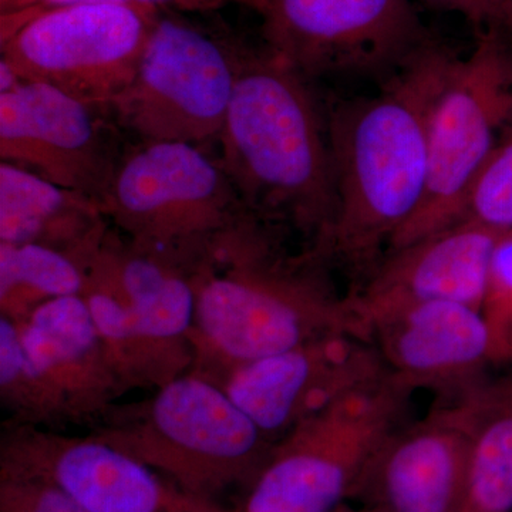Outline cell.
Here are the masks:
<instances>
[{"label": "cell", "mask_w": 512, "mask_h": 512, "mask_svg": "<svg viewBox=\"0 0 512 512\" xmlns=\"http://www.w3.org/2000/svg\"><path fill=\"white\" fill-rule=\"evenodd\" d=\"M456 56L434 39L372 96L326 111L336 212L323 261L352 279L348 296L369 281L423 202L431 110Z\"/></svg>", "instance_id": "obj_1"}, {"label": "cell", "mask_w": 512, "mask_h": 512, "mask_svg": "<svg viewBox=\"0 0 512 512\" xmlns=\"http://www.w3.org/2000/svg\"><path fill=\"white\" fill-rule=\"evenodd\" d=\"M285 235L249 215L215 241L190 274L195 293L191 372L214 380L242 363L350 333L372 340L329 266L291 252Z\"/></svg>", "instance_id": "obj_2"}, {"label": "cell", "mask_w": 512, "mask_h": 512, "mask_svg": "<svg viewBox=\"0 0 512 512\" xmlns=\"http://www.w3.org/2000/svg\"><path fill=\"white\" fill-rule=\"evenodd\" d=\"M221 164L247 210L323 261L336 212L328 119L312 82L249 46L220 137ZM325 262V261H323Z\"/></svg>", "instance_id": "obj_3"}, {"label": "cell", "mask_w": 512, "mask_h": 512, "mask_svg": "<svg viewBox=\"0 0 512 512\" xmlns=\"http://www.w3.org/2000/svg\"><path fill=\"white\" fill-rule=\"evenodd\" d=\"M87 429L215 505L232 488L244 491L275 447L218 384L192 372L146 400L114 403Z\"/></svg>", "instance_id": "obj_4"}, {"label": "cell", "mask_w": 512, "mask_h": 512, "mask_svg": "<svg viewBox=\"0 0 512 512\" xmlns=\"http://www.w3.org/2000/svg\"><path fill=\"white\" fill-rule=\"evenodd\" d=\"M82 298L124 394L157 390L191 372L195 293L183 269L111 227L87 265Z\"/></svg>", "instance_id": "obj_5"}, {"label": "cell", "mask_w": 512, "mask_h": 512, "mask_svg": "<svg viewBox=\"0 0 512 512\" xmlns=\"http://www.w3.org/2000/svg\"><path fill=\"white\" fill-rule=\"evenodd\" d=\"M101 210L133 247L188 275L252 215L220 158L188 143H140L120 157Z\"/></svg>", "instance_id": "obj_6"}, {"label": "cell", "mask_w": 512, "mask_h": 512, "mask_svg": "<svg viewBox=\"0 0 512 512\" xmlns=\"http://www.w3.org/2000/svg\"><path fill=\"white\" fill-rule=\"evenodd\" d=\"M414 390L387 372L303 421L228 512H335L387 439L404 426Z\"/></svg>", "instance_id": "obj_7"}, {"label": "cell", "mask_w": 512, "mask_h": 512, "mask_svg": "<svg viewBox=\"0 0 512 512\" xmlns=\"http://www.w3.org/2000/svg\"><path fill=\"white\" fill-rule=\"evenodd\" d=\"M160 12L138 2H89L3 13L0 60L23 82L49 84L110 116Z\"/></svg>", "instance_id": "obj_8"}, {"label": "cell", "mask_w": 512, "mask_h": 512, "mask_svg": "<svg viewBox=\"0 0 512 512\" xmlns=\"http://www.w3.org/2000/svg\"><path fill=\"white\" fill-rule=\"evenodd\" d=\"M249 46L161 10L133 82L110 110L140 143H202L220 137Z\"/></svg>", "instance_id": "obj_9"}, {"label": "cell", "mask_w": 512, "mask_h": 512, "mask_svg": "<svg viewBox=\"0 0 512 512\" xmlns=\"http://www.w3.org/2000/svg\"><path fill=\"white\" fill-rule=\"evenodd\" d=\"M511 123L512 32L478 33L470 55L451 63L434 101L426 194L389 251L457 224L471 181Z\"/></svg>", "instance_id": "obj_10"}, {"label": "cell", "mask_w": 512, "mask_h": 512, "mask_svg": "<svg viewBox=\"0 0 512 512\" xmlns=\"http://www.w3.org/2000/svg\"><path fill=\"white\" fill-rule=\"evenodd\" d=\"M264 46L306 79H386L433 42L412 0H244Z\"/></svg>", "instance_id": "obj_11"}, {"label": "cell", "mask_w": 512, "mask_h": 512, "mask_svg": "<svg viewBox=\"0 0 512 512\" xmlns=\"http://www.w3.org/2000/svg\"><path fill=\"white\" fill-rule=\"evenodd\" d=\"M0 471L49 481L87 512H228L93 434L3 423Z\"/></svg>", "instance_id": "obj_12"}, {"label": "cell", "mask_w": 512, "mask_h": 512, "mask_svg": "<svg viewBox=\"0 0 512 512\" xmlns=\"http://www.w3.org/2000/svg\"><path fill=\"white\" fill-rule=\"evenodd\" d=\"M389 372L372 340L335 333L242 363L211 380L272 443Z\"/></svg>", "instance_id": "obj_13"}, {"label": "cell", "mask_w": 512, "mask_h": 512, "mask_svg": "<svg viewBox=\"0 0 512 512\" xmlns=\"http://www.w3.org/2000/svg\"><path fill=\"white\" fill-rule=\"evenodd\" d=\"M107 114L45 83L0 93V157L103 204L120 157Z\"/></svg>", "instance_id": "obj_14"}, {"label": "cell", "mask_w": 512, "mask_h": 512, "mask_svg": "<svg viewBox=\"0 0 512 512\" xmlns=\"http://www.w3.org/2000/svg\"><path fill=\"white\" fill-rule=\"evenodd\" d=\"M384 365L403 383L453 402L484 380L490 336L480 309L464 303H403L366 318Z\"/></svg>", "instance_id": "obj_15"}, {"label": "cell", "mask_w": 512, "mask_h": 512, "mask_svg": "<svg viewBox=\"0 0 512 512\" xmlns=\"http://www.w3.org/2000/svg\"><path fill=\"white\" fill-rule=\"evenodd\" d=\"M471 441L456 403L437 402L377 451L352 497L380 512H461Z\"/></svg>", "instance_id": "obj_16"}, {"label": "cell", "mask_w": 512, "mask_h": 512, "mask_svg": "<svg viewBox=\"0 0 512 512\" xmlns=\"http://www.w3.org/2000/svg\"><path fill=\"white\" fill-rule=\"evenodd\" d=\"M503 234L460 221L392 249L360 292L348 296L353 309L365 323L372 313L403 303L457 302L481 311L491 261Z\"/></svg>", "instance_id": "obj_17"}, {"label": "cell", "mask_w": 512, "mask_h": 512, "mask_svg": "<svg viewBox=\"0 0 512 512\" xmlns=\"http://www.w3.org/2000/svg\"><path fill=\"white\" fill-rule=\"evenodd\" d=\"M16 325L26 355L69 424L92 426L123 396L82 295L47 302Z\"/></svg>", "instance_id": "obj_18"}, {"label": "cell", "mask_w": 512, "mask_h": 512, "mask_svg": "<svg viewBox=\"0 0 512 512\" xmlns=\"http://www.w3.org/2000/svg\"><path fill=\"white\" fill-rule=\"evenodd\" d=\"M110 228L92 198L0 163V244L55 249L87 268Z\"/></svg>", "instance_id": "obj_19"}, {"label": "cell", "mask_w": 512, "mask_h": 512, "mask_svg": "<svg viewBox=\"0 0 512 512\" xmlns=\"http://www.w3.org/2000/svg\"><path fill=\"white\" fill-rule=\"evenodd\" d=\"M447 403L457 404L471 441L461 512H512V370Z\"/></svg>", "instance_id": "obj_20"}, {"label": "cell", "mask_w": 512, "mask_h": 512, "mask_svg": "<svg viewBox=\"0 0 512 512\" xmlns=\"http://www.w3.org/2000/svg\"><path fill=\"white\" fill-rule=\"evenodd\" d=\"M86 268L72 256L40 245L0 244V316L25 319L55 299L82 295Z\"/></svg>", "instance_id": "obj_21"}, {"label": "cell", "mask_w": 512, "mask_h": 512, "mask_svg": "<svg viewBox=\"0 0 512 512\" xmlns=\"http://www.w3.org/2000/svg\"><path fill=\"white\" fill-rule=\"evenodd\" d=\"M0 403L5 423L62 430L69 424L62 406L30 362L15 320L0 316Z\"/></svg>", "instance_id": "obj_22"}, {"label": "cell", "mask_w": 512, "mask_h": 512, "mask_svg": "<svg viewBox=\"0 0 512 512\" xmlns=\"http://www.w3.org/2000/svg\"><path fill=\"white\" fill-rule=\"evenodd\" d=\"M460 221L512 231V123L471 181L461 205Z\"/></svg>", "instance_id": "obj_23"}, {"label": "cell", "mask_w": 512, "mask_h": 512, "mask_svg": "<svg viewBox=\"0 0 512 512\" xmlns=\"http://www.w3.org/2000/svg\"><path fill=\"white\" fill-rule=\"evenodd\" d=\"M481 315L490 336L493 365L512 363V231L495 248Z\"/></svg>", "instance_id": "obj_24"}, {"label": "cell", "mask_w": 512, "mask_h": 512, "mask_svg": "<svg viewBox=\"0 0 512 512\" xmlns=\"http://www.w3.org/2000/svg\"><path fill=\"white\" fill-rule=\"evenodd\" d=\"M0 512H87L42 478L0 471Z\"/></svg>", "instance_id": "obj_25"}, {"label": "cell", "mask_w": 512, "mask_h": 512, "mask_svg": "<svg viewBox=\"0 0 512 512\" xmlns=\"http://www.w3.org/2000/svg\"><path fill=\"white\" fill-rule=\"evenodd\" d=\"M430 8L456 13L473 26L476 33L501 30L512 32V0H421Z\"/></svg>", "instance_id": "obj_26"}, {"label": "cell", "mask_w": 512, "mask_h": 512, "mask_svg": "<svg viewBox=\"0 0 512 512\" xmlns=\"http://www.w3.org/2000/svg\"><path fill=\"white\" fill-rule=\"evenodd\" d=\"M160 10H175L181 13H205L222 8L235 0H133Z\"/></svg>", "instance_id": "obj_27"}, {"label": "cell", "mask_w": 512, "mask_h": 512, "mask_svg": "<svg viewBox=\"0 0 512 512\" xmlns=\"http://www.w3.org/2000/svg\"><path fill=\"white\" fill-rule=\"evenodd\" d=\"M89 2H133V0H0L3 13L20 12L32 8H55V6L76 5Z\"/></svg>", "instance_id": "obj_28"}, {"label": "cell", "mask_w": 512, "mask_h": 512, "mask_svg": "<svg viewBox=\"0 0 512 512\" xmlns=\"http://www.w3.org/2000/svg\"><path fill=\"white\" fill-rule=\"evenodd\" d=\"M335 512H356L352 510V508L346 507V505H342V507L338 508Z\"/></svg>", "instance_id": "obj_29"}, {"label": "cell", "mask_w": 512, "mask_h": 512, "mask_svg": "<svg viewBox=\"0 0 512 512\" xmlns=\"http://www.w3.org/2000/svg\"><path fill=\"white\" fill-rule=\"evenodd\" d=\"M356 512H380V511L370 510V508H369V510H366V511H356Z\"/></svg>", "instance_id": "obj_30"}, {"label": "cell", "mask_w": 512, "mask_h": 512, "mask_svg": "<svg viewBox=\"0 0 512 512\" xmlns=\"http://www.w3.org/2000/svg\"><path fill=\"white\" fill-rule=\"evenodd\" d=\"M235 2L242 3L244 0H235Z\"/></svg>", "instance_id": "obj_31"}]
</instances>
